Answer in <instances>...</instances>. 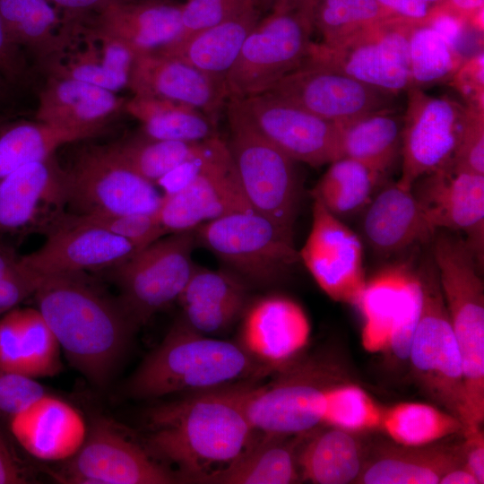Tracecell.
<instances>
[{"label": "cell", "mask_w": 484, "mask_h": 484, "mask_svg": "<svg viewBox=\"0 0 484 484\" xmlns=\"http://www.w3.org/2000/svg\"><path fill=\"white\" fill-rule=\"evenodd\" d=\"M255 383L188 393L151 408L144 446L160 462L176 467L180 483H203L238 459L257 436L245 407Z\"/></svg>", "instance_id": "cell-1"}, {"label": "cell", "mask_w": 484, "mask_h": 484, "mask_svg": "<svg viewBox=\"0 0 484 484\" xmlns=\"http://www.w3.org/2000/svg\"><path fill=\"white\" fill-rule=\"evenodd\" d=\"M33 296L72 366L94 385H107L138 328L118 299L85 272L41 275Z\"/></svg>", "instance_id": "cell-2"}, {"label": "cell", "mask_w": 484, "mask_h": 484, "mask_svg": "<svg viewBox=\"0 0 484 484\" xmlns=\"http://www.w3.org/2000/svg\"><path fill=\"white\" fill-rule=\"evenodd\" d=\"M272 373L237 341L203 334L179 316L133 374L126 391L133 398L154 399L257 382Z\"/></svg>", "instance_id": "cell-3"}, {"label": "cell", "mask_w": 484, "mask_h": 484, "mask_svg": "<svg viewBox=\"0 0 484 484\" xmlns=\"http://www.w3.org/2000/svg\"><path fill=\"white\" fill-rule=\"evenodd\" d=\"M433 259L459 347L471 427L484 420V290L474 253L446 233L434 242Z\"/></svg>", "instance_id": "cell-4"}, {"label": "cell", "mask_w": 484, "mask_h": 484, "mask_svg": "<svg viewBox=\"0 0 484 484\" xmlns=\"http://www.w3.org/2000/svg\"><path fill=\"white\" fill-rule=\"evenodd\" d=\"M419 275L423 287V306L408 355L411 371L423 392L456 417L465 431L471 421L462 358L435 264Z\"/></svg>", "instance_id": "cell-5"}, {"label": "cell", "mask_w": 484, "mask_h": 484, "mask_svg": "<svg viewBox=\"0 0 484 484\" xmlns=\"http://www.w3.org/2000/svg\"><path fill=\"white\" fill-rule=\"evenodd\" d=\"M228 121L227 145L249 204L293 233L300 201L295 161L259 132L234 99L228 102Z\"/></svg>", "instance_id": "cell-6"}, {"label": "cell", "mask_w": 484, "mask_h": 484, "mask_svg": "<svg viewBox=\"0 0 484 484\" xmlns=\"http://www.w3.org/2000/svg\"><path fill=\"white\" fill-rule=\"evenodd\" d=\"M193 230L196 243L248 286L271 287L300 261L293 233L253 210L223 216Z\"/></svg>", "instance_id": "cell-7"}, {"label": "cell", "mask_w": 484, "mask_h": 484, "mask_svg": "<svg viewBox=\"0 0 484 484\" xmlns=\"http://www.w3.org/2000/svg\"><path fill=\"white\" fill-rule=\"evenodd\" d=\"M194 230L173 232L107 269L118 288V301L139 328L177 301L195 264Z\"/></svg>", "instance_id": "cell-8"}, {"label": "cell", "mask_w": 484, "mask_h": 484, "mask_svg": "<svg viewBox=\"0 0 484 484\" xmlns=\"http://www.w3.org/2000/svg\"><path fill=\"white\" fill-rule=\"evenodd\" d=\"M272 381L253 384L245 407L255 431L267 435L306 434L323 423L325 390L332 370L316 358L297 359L278 370Z\"/></svg>", "instance_id": "cell-9"}, {"label": "cell", "mask_w": 484, "mask_h": 484, "mask_svg": "<svg viewBox=\"0 0 484 484\" xmlns=\"http://www.w3.org/2000/svg\"><path fill=\"white\" fill-rule=\"evenodd\" d=\"M415 25L392 16L335 45L311 42L305 61L394 96L411 88L409 45Z\"/></svg>", "instance_id": "cell-10"}, {"label": "cell", "mask_w": 484, "mask_h": 484, "mask_svg": "<svg viewBox=\"0 0 484 484\" xmlns=\"http://www.w3.org/2000/svg\"><path fill=\"white\" fill-rule=\"evenodd\" d=\"M313 22L294 8L272 12L253 28L225 79L228 99L267 92L299 67L311 44Z\"/></svg>", "instance_id": "cell-11"}, {"label": "cell", "mask_w": 484, "mask_h": 484, "mask_svg": "<svg viewBox=\"0 0 484 484\" xmlns=\"http://www.w3.org/2000/svg\"><path fill=\"white\" fill-rule=\"evenodd\" d=\"M65 173L68 207L74 214L152 212L163 200L154 184L124 164L108 145L83 148Z\"/></svg>", "instance_id": "cell-12"}, {"label": "cell", "mask_w": 484, "mask_h": 484, "mask_svg": "<svg viewBox=\"0 0 484 484\" xmlns=\"http://www.w3.org/2000/svg\"><path fill=\"white\" fill-rule=\"evenodd\" d=\"M53 476L72 484L180 483L171 468L101 417L91 421L82 447Z\"/></svg>", "instance_id": "cell-13"}, {"label": "cell", "mask_w": 484, "mask_h": 484, "mask_svg": "<svg viewBox=\"0 0 484 484\" xmlns=\"http://www.w3.org/2000/svg\"><path fill=\"white\" fill-rule=\"evenodd\" d=\"M356 306L363 317L364 349L407 359L423 306L419 275L402 265L384 270L366 282Z\"/></svg>", "instance_id": "cell-14"}, {"label": "cell", "mask_w": 484, "mask_h": 484, "mask_svg": "<svg viewBox=\"0 0 484 484\" xmlns=\"http://www.w3.org/2000/svg\"><path fill=\"white\" fill-rule=\"evenodd\" d=\"M407 94L397 184L411 190L422 177L450 165L469 108L448 97L430 96L420 88L411 87Z\"/></svg>", "instance_id": "cell-15"}, {"label": "cell", "mask_w": 484, "mask_h": 484, "mask_svg": "<svg viewBox=\"0 0 484 484\" xmlns=\"http://www.w3.org/2000/svg\"><path fill=\"white\" fill-rule=\"evenodd\" d=\"M67 207L65 169L54 155L19 168L0 181V242L47 236L64 222Z\"/></svg>", "instance_id": "cell-16"}, {"label": "cell", "mask_w": 484, "mask_h": 484, "mask_svg": "<svg viewBox=\"0 0 484 484\" xmlns=\"http://www.w3.org/2000/svg\"><path fill=\"white\" fill-rule=\"evenodd\" d=\"M265 94L337 123L389 108L393 97L338 70L308 61Z\"/></svg>", "instance_id": "cell-17"}, {"label": "cell", "mask_w": 484, "mask_h": 484, "mask_svg": "<svg viewBox=\"0 0 484 484\" xmlns=\"http://www.w3.org/2000/svg\"><path fill=\"white\" fill-rule=\"evenodd\" d=\"M234 99L259 132L294 161L318 167L341 158L339 123L265 93Z\"/></svg>", "instance_id": "cell-18"}, {"label": "cell", "mask_w": 484, "mask_h": 484, "mask_svg": "<svg viewBox=\"0 0 484 484\" xmlns=\"http://www.w3.org/2000/svg\"><path fill=\"white\" fill-rule=\"evenodd\" d=\"M298 255L329 298L356 306L367 282L360 240L316 199L311 229Z\"/></svg>", "instance_id": "cell-19"}, {"label": "cell", "mask_w": 484, "mask_h": 484, "mask_svg": "<svg viewBox=\"0 0 484 484\" xmlns=\"http://www.w3.org/2000/svg\"><path fill=\"white\" fill-rule=\"evenodd\" d=\"M138 249L108 230L74 219L65 221L46 236L37 250L21 255L22 263L39 275L107 270L126 260Z\"/></svg>", "instance_id": "cell-20"}, {"label": "cell", "mask_w": 484, "mask_h": 484, "mask_svg": "<svg viewBox=\"0 0 484 484\" xmlns=\"http://www.w3.org/2000/svg\"><path fill=\"white\" fill-rule=\"evenodd\" d=\"M417 182L412 193L430 229L463 232L480 262L484 245V175L449 165Z\"/></svg>", "instance_id": "cell-21"}, {"label": "cell", "mask_w": 484, "mask_h": 484, "mask_svg": "<svg viewBox=\"0 0 484 484\" xmlns=\"http://www.w3.org/2000/svg\"><path fill=\"white\" fill-rule=\"evenodd\" d=\"M310 333L308 317L296 301L269 295L248 304L237 342L275 373L301 357Z\"/></svg>", "instance_id": "cell-22"}, {"label": "cell", "mask_w": 484, "mask_h": 484, "mask_svg": "<svg viewBox=\"0 0 484 484\" xmlns=\"http://www.w3.org/2000/svg\"><path fill=\"white\" fill-rule=\"evenodd\" d=\"M17 444L45 462H65L85 441L88 427L82 413L48 392L31 401L9 421Z\"/></svg>", "instance_id": "cell-23"}, {"label": "cell", "mask_w": 484, "mask_h": 484, "mask_svg": "<svg viewBox=\"0 0 484 484\" xmlns=\"http://www.w3.org/2000/svg\"><path fill=\"white\" fill-rule=\"evenodd\" d=\"M251 210L229 155L184 189L163 195L158 213L169 234L191 230L223 216Z\"/></svg>", "instance_id": "cell-24"}, {"label": "cell", "mask_w": 484, "mask_h": 484, "mask_svg": "<svg viewBox=\"0 0 484 484\" xmlns=\"http://www.w3.org/2000/svg\"><path fill=\"white\" fill-rule=\"evenodd\" d=\"M128 87L134 95L170 99L214 118L228 99L226 86L194 67L154 52L137 54Z\"/></svg>", "instance_id": "cell-25"}, {"label": "cell", "mask_w": 484, "mask_h": 484, "mask_svg": "<svg viewBox=\"0 0 484 484\" xmlns=\"http://www.w3.org/2000/svg\"><path fill=\"white\" fill-rule=\"evenodd\" d=\"M182 5L157 0H114L85 14H91V29L121 40L137 55L151 52L178 36Z\"/></svg>", "instance_id": "cell-26"}, {"label": "cell", "mask_w": 484, "mask_h": 484, "mask_svg": "<svg viewBox=\"0 0 484 484\" xmlns=\"http://www.w3.org/2000/svg\"><path fill=\"white\" fill-rule=\"evenodd\" d=\"M421 446L382 444L365 461L355 483L436 484L449 471L464 464V441Z\"/></svg>", "instance_id": "cell-27"}, {"label": "cell", "mask_w": 484, "mask_h": 484, "mask_svg": "<svg viewBox=\"0 0 484 484\" xmlns=\"http://www.w3.org/2000/svg\"><path fill=\"white\" fill-rule=\"evenodd\" d=\"M177 301L189 326L208 336L220 334L241 319L248 285L232 272L195 265Z\"/></svg>", "instance_id": "cell-28"}, {"label": "cell", "mask_w": 484, "mask_h": 484, "mask_svg": "<svg viewBox=\"0 0 484 484\" xmlns=\"http://www.w3.org/2000/svg\"><path fill=\"white\" fill-rule=\"evenodd\" d=\"M61 347L37 308L15 307L0 318V368L30 378L62 368Z\"/></svg>", "instance_id": "cell-29"}, {"label": "cell", "mask_w": 484, "mask_h": 484, "mask_svg": "<svg viewBox=\"0 0 484 484\" xmlns=\"http://www.w3.org/2000/svg\"><path fill=\"white\" fill-rule=\"evenodd\" d=\"M124 100L115 92L71 77L53 75L39 94L36 120L66 128L103 129Z\"/></svg>", "instance_id": "cell-30"}, {"label": "cell", "mask_w": 484, "mask_h": 484, "mask_svg": "<svg viewBox=\"0 0 484 484\" xmlns=\"http://www.w3.org/2000/svg\"><path fill=\"white\" fill-rule=\"evenodd\" d=\"M257 22L256 8H251L151 52L186 63L225 84L246 36Z\"/></svg>", "instance_id": "cell-31"}, {"label": "cell", "mask_w": 484, "mask_h": 484, "mask_svg": "<svg viewBox=\"0 0 484 484\" xmlns=\"http://www.w3.org/2000/svg\"><path fill=\"white\" fill-rule=\"evenodd\" d=\"M363 230L369 244L384 254L403 250L435 233L412 190L397 183L385 187L367 204Z\"/></svg>", "instance_id": "cell-32"}, {"label": "cell", "mask_w": 484, "mask_h": 484, "mask_svg": "<svg viewBox=\"0 0 484 484\" xmlns=\"http://www.w3.org/2000/svg\"><path fill=\"white\" fill-rule=\"evenodd\" d=\"M250 445L227 468L204 484H290L301 480L298 456L306 434L259 433Z\"/></svg>", "instance_id": "cell-33"}, {"label": "cell", "mask_w": 484, "mask_h": 484, "mask_svg": "<svg viewBox=\"0 0 484 484\" xmlns=\"http://www.w3.org/2000/svg\"><path fill=\"white\" fill-rule=\"evenodd\" d=\"M357 435L333 427L310 431L298 451L301 479L315 484L355 483L366 461Z\"/></svg>", "instance_id": "cell-34"}, {"label": "cell", "mask_w": 484, "mask_h": 484, "mask_svg": "<svg viewBox=\"0 0 484 484\" xmlns=\"http://www.w3.org/2000/svg\"><path fill=\"white\" fill-rule=\"evenodd\" d=\"M136 53L126 44L91 28L82 46L53 65L56 76L71 77L116 92L128 86Z\"/></svg>", "instance_id": "cell-35"}, {"label": "cell", "mask_w": 484, "mask_h": 484, "mask_svg": "<svg viewBox=\"0 0 484 484\" xmlns=\"http://www.w3.org/2000/svg\"><path fill=\"white\" fill-rule=\"evenodd\" d=\"M0 17L11 39L37 57L59 56L70 29L48 0H0Z\"/></svg>", "instance_id": "cell-36"}, {"label": "cell", "mask_w": 484, "mask_h": 484, "mask_svg": "<svg viewBox=\"0 0 484 484\" xmlns=\"http://www.w3.org/2000/svg\"><path fill=\"white\" fill-rule=\"evenodd\" d=\"M339 125L341 158L358 160L379 174L392 165L401 149L402 117L393 108L370 112Z\"/></svg>", "instance_id": "cell-37"}, {"label": "cell", "mask_w": 484, "mask_h": 484, "mask_svg": "<svg viewBox=\"0 0 484 484\" xmlns=\"http://www.w3.org/2000/svg\"><path fill=\"white\" fill-rule=\"evenodd\" d=\"M99 129L66 128L39 122L0 125V181L19 168L53 156L61 146L99 134Z\"/></svg>", "instance_id": "cell-38"}, {"label": "cell", "mask_w": 484, "mask_h": 484, "mask_svg": "<svg viewBox=\"0 0 484 484\" xmlns=\"http://www.w3.org/2000/svg\"><path fill=\"white\" fill-rule=\"evenodd\" d=\"M124 107L128 114L142 123L144 134L150 138L202 142L217 136L214 121L187 104L134 95Z\"/></svg>", "instance_id": "cell-39"}, {"label": "cell", "mask_w": 484, "mask_h": 484, "mask_svg": "<svg viewBox=\"0 0 484 484\" xmlns=\"http://www.w3.org/2000/svg\"><path fill=\"white\" fill-rule=\"evenodd\" d=\"M382 429L393 443L421 446L462 434L463 425L445 410L406 402L385 408Z\"/></svg>", "instance_id": "cell-40"}, {"label": "cell", "mask_w": 484, "mask_h": 484, "mask_svg": "<svg viewBox=\"0 0 484 484\" xmlns=\"http://www.w3.org/2000/svg\"><path fill=\"white\" fill-rule=\"evenodd\" d=\"M380 176L361 162L342 157L330 163L312 195L336 217L351 215L370 203Z\"/></svg>", "instance_id": "cell-41"}, {"label": "cell", "mask_w": 484, "mask_h": 484, "mask_svg": "<svg viewBox=\"0 0 484 484\" xmlns=\"http://www.w3.org/2000/svg\"><path fill=\"white\" fill-rule=\"evenodd\" d=\"M202 143L159 140L145 135L108 147L128 168L156 186L162 177L188 160Z\"/></svg>", "instance_id": "cell-42"}, {"label": "cell", "mask_w": 484, "mask_h": 484, "mask_svg": "<svg viewBox=\"0 0 484 484\" xmlns=\"http://www.w3.org/2000/svg\"><path fill=\"white\" fill-rule=\"evenodd\" d=\"M411 87L421 88L450 80L463 58L429 23L417 24L409 45Z\"/></svg>", "instance_id": "cell-43"}, {"label": "cell", "mask_w": 484, "mask_h": 484, "mask_svg": "<svg viewBox=\"0 0 484 484\" xmlns=\"http://www.w3.org/2000/svg\"><path fill=\"white\" fill-rule=\"evenodd\" d=\"M392 16L376 0H317L313 26L330 46Z\"/></svg>", "instance_id": "cell-44"}, {"label": "cell", "mask_w": 484, "mask_h": 484, "mask_svg": "<svg viewBox=\"0 0 484 484\" xmlns=\"http://www.w3.org/2000/svg\"><path fill=\"white\" fill-rule=\"evenodd\" d=\"M385 408L355 385L331 384L325 390L323 423L359 434L382 429Z\"/></svg>", "instance_id": "cell-45"}, {"label": "cell", "mask_w": 484, "mask_h": 484, "mask_svg": "<svg viewBox=\"0 0 484 484\" xmlns=\"http://www.w3.org/2000/svg\"><path fill=\"white\" fill-rule=\"evenodd\" d=\"M73 215L78 221L100 227L130 241L138 249H143L168 235L160 222L158 211L120 214L73 213Z\"/></svg>", "instance_id": "cell-46"}, {"label": "cell", "mask_w": 484, "mask_h": 484, "mask_svg": "<svg viewBox=\"0 0 484 484\" xmlns=\"http://www.w3.org/2000/svg\"><path fill=\"white\" fill-rule=\"evenodd\" d=\"M40 278L22 263L13 246L0 242V315L34 295Z\"/></svg>", "instance_id": "cell-47"}, {"label": "cell", "mask_w": 484, "mask_h": 484, "mask_svg": "<svg viewBox=\"0 0 484 484\" xmlns=\"http://www.w3.org/2000/svg\"><path fill=\"white\" fill-rule=\"evenodd\" d=\"M229 155L227 143L218 136L204 140L188 160L162 177L156 186L161 187L164 196L174 194Z\"/></svg>", "instance_id": "cell-48"}, {"label": "cell", "mask_w": 484, "mask_h": 484, "mask_svg": "<svg viewBox=\"0 0 484 484\" xmlns=\"http://www.w3.org/2000/svg\"><path fill=\"white\" fill-rule=\"evenodd\" d=\"M251 8H256L251 0H187L182 5L181 30L175 39L219 24Z\"/></svg>", "instance_id": "cell-49"}, {"label": "cell", "mask_w": 484, "mask_h": 484, "mask_svg": "<svg viewBox=\"0 0 484 484\" xmlns=\"http://www.w3.org/2000/svg\"><path fill=\"white\" fill-rule=\"evenodd\" d=\"M457 148L450 166L484 175V112L468 108Z\"/></svg>", "instance_id": "cell-50"}, {"label": "cell", "mask_w": 484, "mask_h": 484, "mask_svg": "<svg viewBox=\"0 0 484 484\" xmlns=\"http://www.w3.org/2000/svg\"><path fill=\"white\" fill-rule=\"evenodd\" d=\"M36 379L0 368V421H9L31 401L47 393Z\"/></svg>", "instance_id": "cell-51"}, {"label": "cell", "mask_w": 484, "mask_h": 484, "mask_svg": "<svg viewBox=\"0 0 484 484\" xmlns=\"http://www.w3.org/2000/svg\"><path fill=\"white\" fill-rule=\"evenodd\" d=\"M483 52L463 61L450 81L466 99L467 107L483 111L484 92Z\"/></svg>", "instance_id": "cell-52"}, {"label": "cell", "mask_w": 484, "mask_h": 484, "mask_svg": "<svg viewBox=\"0 0 484 484\" xmlns=\"http://www.w3.org/2000/svg\"><path fill=\"white\" fill-rule=\"evenodd\" d=\"M0 72L10 84L24 82L28 72L23 50L11 39L1 17Z\"/></svg>", "instance_id": "cell-53"}, {"label": "cell", "mask_w": 484, "mask_h": 484, "mask_svg": "<svg viewBox=\"0 0 484 484\" xmlns=\"http://www.w3.org/2000/svg\"><path fill=\"white\" fill-rule=\"evenodd\" d=\"M393 16L415 24L427 23L437 14L445 0H376Z\"/></svg>", "instance_id": "cell-54"}, {"label": "cell", "mask_w": 484, "mask_h": 484, "mask_svg": "<svg viewBox=\"0 0 484 484\" xmlns=\"http://www.w3.org/2000/svg\"><path fill=\"white\" fill-rule=\"evenodd\" d=\"M32 480L30 467L18 455L10 439L0 430V484H22Z\"/></svg>", "instance_id": "cell-55"}, {"label": "cell", "mask_w": 484, "mask_h": 484, "mask_svg": "<svg viewBox=\"0 0 484 484\" xmlns=\"http://www.w3.org/2000/svg\"><path fill=\"white\" fill-rule=\"evenodd\" d=\"M464 441V465L471 472L478 484L484 483V435L479 428L462 433Z\"/></svg>", "instance_id": "cell-56"}, {"label": "cell", "mask_w": 484, "mask_h": 484, "mask_svg": "<svg viewBox=\"0 0 484 484\" xmlns=\"http://www.w3.org/2000/svg\"><path fill=\"white\" fill-rule=\"evenodd\" d=\"M484 0H445L439 13H446L480 30Z\"/></svg>", "instance_id": "cell-57"}, {"label": "cell", "mask_w": 484, "mask_h": 484, "mask_svg": "<svg viewBox=\"0 0 484 484\" xmlns=\"http://www.w3.org/2000/svg\"><path fill=\"white\" fill-rule=\"evenodd\" d=\"M57 9L62 10L66 19H73L114 0H48Z\"/></svg>", "instance_id": "cell-58"}, {"label": "cell", "mask_w": 484, "mask_h": 484, "mask_svg": "<svg viewBox=\"0 0 484 484\" xmlns=\"http://www.w3.org/2000/svg\"><path fill=\"white\" fill-rule=\"evenodd\" d=\"M438 484H478L477 480L462 464L446 472Z\"/></svg>", "instance_id": "cell-59"}, {"label": "cell", "mask_w": 484, "mask_h": 484, "mask_svg": "<svg viewBox=\"0 0 484 484\" xmlns=\"http://www.w3.org/2000/svg\"><path fill=\"white\" fill-rule=\"evenodd\" d=\"M299 0H271L272 12L282 13L296 8Z\"/></svg>", "instance_id": "cell-60"}, {"label": "cell", "mask_w": 484, "mask_h": 484, "mask_svg": "<svg viewBox=\"0 0 484 484\" xmlns=\"http://www.w3.org/2000/svg\"><path fill=\"white\" fill-rule=\"evenodd\" d=\"M317 0H299L296 9L299 10L313 22V13Z\"/></svg>", "instance_id": "cell-61"}, {"label": "cell", "mask_w": 484, "mask_h": 484, "mask_svg": "<svg viewBox=\"0 0 484 484\" xmlns=\"http://www.w3.org/2000/svg\"><path fill=\"white\" fill-rule=\"evenodd\" d=\"M10 83L0 72V103L9 97Z\"/></svg>", "instance_id": "cell-62"}, {"label": "cell", "mask_w": 484, "mask_h": 484, "mask_svg": "<svg viewBox=\"0 0 484 484\" xmlns=\"http://www.w3.org/2000/svg\"><path fill=\"white\" fill-rule=\"evenodd\" d=\"M5 119H6L5 117L0 116V125H1L2 123H4Z\"/></svg>", "instance_id": "cell-63"}, {"label": "cell", "mask_w": 484, "mask_h": 484, "mask_svg": "<svg viewBox=\"0 0 484 484\" xmlns=\"http://www.w3.org/2000/svg\"><path fill=\"white\" fill-rule=\"evenodd\" d=\"M251 1H253L256 4L258 0H251Z\"/></svg>", "instance_id": "cell-64"}]
</instances>
